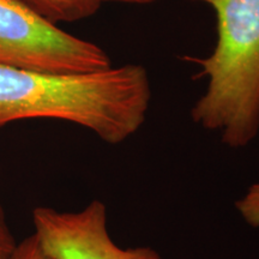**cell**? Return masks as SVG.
Returning a JSON list of instances; mask_svg holds the SVG:
<instances>
[{
  "label": "cell",
  "instance_id": "obj_1",
  "mask_svg": "<svg viewBox=\"0 0 259 259\" xmlns=\"http://www.w3.org/2000/svg\"><path fill=\"white\" fill-rule=\"evenodd\" d=\"M150 97L141 65L76 74L0 66V127L25 119H57L119 144L143 125Z\"/></svg>",
  "mask_w": 259,
  "mask_h": 259
},
{
  "label": "cell",
  "instance_id": "obj_2",
  "mask_svg": "<svg viewBox=\"0 0 259 259\" xmlns=\"http://www.w3.org/2000/svg\"><path fill=\"white\" fill-rule=\"evenodd\" d=\"M218 18V44L198 59L208 89L191 115L222 142L241 148L259 134V0H197Z\"/></svg>",
  "mask_w": 259,
  "mask_h": 259
},
{
  "label": "cell",
  "instance_id": "obj_3",
  "mask_svg": "<svg viewBox=\"0 0 259 259\" xmlns=\"http://www.w3.org/2000/svg\"><path fill=\"white\" fill-rule=\"evenodd\" d=\"M0 66L76 74L112 63L101 47L61 30L19 0H0Z\"/></svg>",
  "mask_w": 259,
  "mask_h": 259
},
{
  "label": "cell",
  "instance_id": "obj_4",
  "mask_svg": "<svg viewBox=\"0 0 259 259\" xmlns=\"http://www.w3.org/2000/svg\"><path fill=\"white\" fill-rule=\"evenodd\" d=\"M34 235L54 259H161L151 247L122 248L107 229V209L93 200L79 211H59L48 206L32 210Z\"/></svg>",
  "mask_w": 259,
  "mask_h": 259
},
{
  "label": "cell",
  "instance_id": "obj_5",
  "mask_svg": "<svg viewBox=\"0 0 259 259\" xmlns=\"http://www.w3.org/2000/svg\"><path fill=\"white\" fill-rule=\"evenodd\" d=\"M32 11L57 24L89 18L100 9L97 0H19Z\"/></svg>",
  "mask_w": 259,
  "mask_h": 259
},
{
  "label": "cell",
  "instance_id": "obj_6",
  "mask_svg": "<svg viewBox=\"0 0 259 259\" xmlns=\"http://www.w3.org/2000/svg\"><path fill=\"white\" fill-rule=\"evenodd\" d=\"M235 206L247 225L254 228L259 227V183L251 185Z\"/></svg>",
  "mask_w": 259,
  "mask_h": 259
},
{
  "label": "cell",
  "instance_id": "obj_7",
  "mask_svg": "<svg viewBox=\"0 0 259 259\" xmlns=\"http://www.w3.org/2000/svg\"><path fill=\"white\" fill-rule=\"evenodd\" d=\"M11 259H54L44 251L36 236L31 234L17 245Z\"/></svg>",
  "mask_w": 259,
  "mask_h": 259
},
{
  "label": "cell",
  "instance_id": "obj_8",
  "mask_svg": "<svg viewBox=\"0 0 259 259\" xmlns=\"http://www.w3.org/2000/svg\"><path fill=\"white\" fill-rule=\"evenodd\" d=\"M18 242L8 225L4 208L0 203V259H11Z\"/></svg>",
  "mask_w": 259,
  "mask_h": 259
},
{
  "label": "cell",
  "instance_id": "obj_9",
  "mask_svg": "<svg viewBox=\"0 0 259 259\" xmlns=\"http://www.w3.org/2000/svg\"><path fill=\"white\" fill-rule=\"evenodd\" d=\"M100 4L105 2H112V3H125V4H150V3L157 2V0H97Z\"/></svg>",
  "mask_w": 259,
  "mask_h": 259
}]
</instances>
